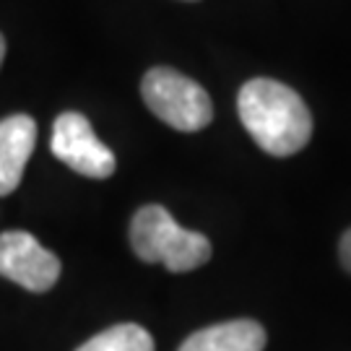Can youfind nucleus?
Instances as JSON below:
<instances>
[{
  "label": "nucleus",
  "mask_w": 351,
  "mask_h": 351,
  "mask_svg": "<svg viewBox=\"0 0 351 351\" xmlns=\"http://www.w3.org/2000/svg\"><path fill=\"white\" fill-rule=\"evenodd\" d=\"M34 143L37 123L29 114H11L0 120V195H11L21 185Z\"/></svg>",
  "instance_id": "423d86ee"
},
{
  "label": "nucleus",
  "mask_w": 351,
  "mask_h": 351,
  "mask_svg": "<svg viewBox=\"0 0 351 351\" xmlns=\"http://www.w3.org/2000/svg\"><path fill=\"white\" fill-rule=\"evenodd\" d=\"M141 94L151 112L182 133H195L211 123L213 104L201 84L175 68H151L141 81Z\"/></svg>",
  "instance_id": "7ed1b4c3"
},
{
  "label": "nucleus",
  "mask_w": 351,
  "mask_h": 351,
  "mask_svg": "<svg viewBox=\"0 0 351 351\" xmlns=\"http://www.w3.org/2000/svg\"><path fill=\"white\" fill-rule=\"evenodd\" d=\"M265 330L255 320H229L185 339L177 351H263Z\"/></svg>",
  "instance_id": "0eeeda50"
},
{
  "label": "nucleus",
  "mask_w": 351,
  "mask_h": 351,
  "mask_svg": "<svg viewBox=\"0 0 351 351\" xmlns=\"http://www.w3.org/2000/svg\"><path fill=\"white\" fill-rule=\"evenodd\" d=\"M339 255H341V263L343 268L351 274V229L341 237V245H339Z\"/></svg>",
  "instance_id": "1a4fd4ad"
},
{
  "label": "nucleus",
  "mask_w": 351,
  "mask_h": 351,
  "mask_svg": "<svg viewBox=\"0 0 351 351\" xmlns=\"http://www.w3.org/2000/svg\"><path fill=\"white\" fill-rule=\"evenodd\" d=\"M3 58H5V39L0 34V63H3Z\"/></svg>",
  "instance_id": "9d476101"
},
{
  "label": "nucleus",
  "mask_w": 351,
  "mask_h": 351,
  "mask_svg": "<svg viewBox=\"0 0 351 351\" xmlns=\"http://www.w3.org/2000/svg\"><path fill=\"white\" fill-rule=\"evenodd\" d=\"M130 245L141 261L162 263L172 274L195 271L211 258V242L169 216L164 206H143L130 221Z\"/></svg>",
  "instance_id": "f03ea898"
},
{
  "label": "nucleus",
  "mask_w": 351,
  "mask_h": 351,
  "mask_svg": "<svg viewBox=\"0 0 351 351\" xmlns=\"http://www.w3.org/2000/svg\"><path fill=\"white\" fill-rule=\"evenodd\" d=\"M52 154L73 172L94 180H104L114 172L117 159L104 146L94 128L81 112H63L52 128Z\"/></svg>",
  "instance_id": "20e7f679"
},
{
  "label": "nucleus",
  "mask_w": 351,
  "mask_h": 351,
  "mask_svg": "<svg viewBox=\"0 0 351 351\" xmlns=\"http://www.w3.org/2000/svg\"><path fill=\"white\" fill-rule=\"evenodd\" d=\"M75 351H154V339L146 328L136 323H120L97 333Z\"/></svg>",
  "instance_id": "6e6552de"
},
{
  "label": "nucleus",
  "mask_w": 351,
  "mask_h": 351,
  "mask_svg": "<svg viewBox=\"0 0 351 351\" xmlns=\"http://www.w3.org/2000/svg\"><path fill=\"white\" fill-rule=\"evenodd\" d=\"M237 110L252 141L271 156H291L310 143L313 114L287 84L252 78L239 88Z\"/></svg>",
  "instance_id": "f257e3e1"
},
{
  "label": "nucleus",
  "mask_w": 351,
  "mask_h": 351,
  "mask_svg": "<svg viewBox=\"0 0 351 351\" xmlns=\"http://www.w3.org/2000/svg\"><path fill=\"white\" fill-rule=\"evenodd\" d=\"M0 276L29 289L47 291L60 278L58 255L39 245L29 232H3L0 234Z\"/></svg>",
  "instance_id": "39448f33"
}]
</instances>
